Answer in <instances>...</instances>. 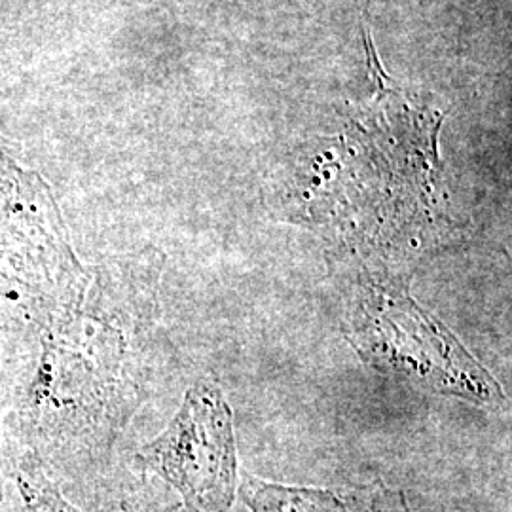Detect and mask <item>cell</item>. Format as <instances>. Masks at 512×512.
<instances>
[{
	"instance_id": "1",
	"label": "cell",
	"mask_w": 512,
	"mask_h": 512,
	"mask_svg": "<svg viewBox=\"0 0 512 512\" xmlns=\"http://www.w3.org/2000/svg\"><path fill=\"white\" fill-rule=\"evenodd\" d=\"M143 454L148 465L181 492L192 511L230 509L238 461L232 410L217 385H194L169 429Z\"/></svg>"
},
{
	"instance_id": "2",
	"label": "cell",
	"mask_w": 512,
	"mask_h": 512,
	"mask_svg": "<svg viewBox=\"0 0 512 512\" xmlns=\"http://www.w3.org/2000/svg\"><path fill=\"white\" fill-rule=\"evenodd\" d=\"M241 497L251 512H406L404 495L385 486L348 492L298 488L245 476Z\"/></svg>"
}]
</instances>
